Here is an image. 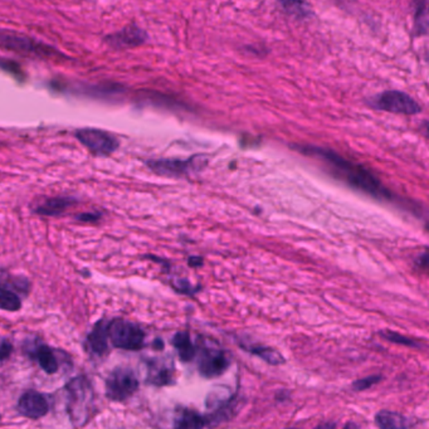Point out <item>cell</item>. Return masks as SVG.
<instances>
[{"instance_id":"11","label":"cell","mask_w":429,"mask_h":429,"mask_svg":"<svg viewBox=\"0 0 429 429\" xmlns=\"http://www.w3.org/2000/svg\"><path fill=\"white\" fill-rule=\"evenodd\" d=\"M148 35L135 26H130L120 32L106 38V42L115 48H130L146 42Z\"/></svg>"},{"instance_id":"31","label":"cell","mask_w":429,"mask_h":429,"mask_svg":"<svg viewBox=\"0 0 429 429\" xmlns=\"http://www.w3.org/2000/svg\"><path fill=\"white\" fill-rule=\"evenodd\" d=\"M286 429H296V428H286Z\"/></svg>"},{"instance_id":"12","label":"cell","mask_w":429,"mask_h":429,"mask_svg":"<svg viewBox=\"0 0 429 429\" xmlns=\"http://www.w3.org/2000/svg\"><path fill=\"white\" fill-rule=\"evenodd\" d=\"M209 424L208 417L189 408L179 409L173 421V429H204Z\"/></svg>"},{"instance_id":"28","label":"cell","mask_w":429,"mask_h":429,"mask_svg":"<svg viewBox=\"0 0 429 429\" xmlns=\"http://www.w3.org/2000/svg\"><path fill=\"white\" fill-rule=\"evenodd\" d=\"M336 428V424L334 422L323 423L320 426H317L315 429H335Z\"/></svg>"},{"instance_id":"27","label":"cell","mask_w":429,"mask_h":429,"mask_svg":"<svg viewBox=\"0 0 429 429\" xmlns=\"http://www.w3.org/2000/svg\"><path fill=\"white\" fill-rule=\"evenodd\" d=\"M101 216L99 214H93V213H85V214H81L78 219H81V220H87L88 219V222H92V220H97Z\"/></svg>"},{"instance_id":"25","label":"cell","mask_w":429,"mask_h":429,"mask_svg":"<svg viewBox=\"0 0 429 429\" xmlns=\"http://www.w3.org/2000/svg\"><path fill=\"white\" fill-rule=\"evenodd\" d=\"M12 352V344L7 339L0 338V365L9 358Z\"/></svg>"},{"instance_id":"22","label":"cell","mask_w":429,"mask_h":429,"mask_svg":"<svg viewBox=\"0 0 429 429\" xmlns=\"http://www.w3.org/2000/svg\"><path fill=\"white\" fill-rule=\"evenodd\" d=\"M381 335L384 336V339H387V340L392 341V343H395V344L407 345V346H414V347L421 346V344H418L417 341H413V340H410L407 336H403V335H399V334L393 332V331L381 332Z\"/></svg>"},{"instance_id":"4","label":"cell","mask_w":429,"mask_h":429,"mask_svg":"<svg viewBox=\"0 0 429 429\" xmlns=\"http://www.w3.org/2000/svg\"><path fill=\"white\" fill-rule=\"evenodd\" d=\"M374 108L401 115H417L422 111L421 105L408 93L401 91H385L369 99Z\"/></svg>"},{"instance_id":"16","label":"cell","mask_w":429,"mask_h":429,"mask_svg":"<svg viewBox=\"0 0 429 429\" xmlns=\"http://www.w3.org/2000/svg\"><path fill=\"white\" fill-rule=\"evenodd\" d=\"M0 46L10 48V50H18V52H41V47L35 42H32L28 38L23 35H0Z\"/></svg>"},{"instance_id":"10","label":"cell","mask_w":429,"mask_h":429,"mask_svg":"<svg viewBox=\"0 0 429 429\" xmlns=\"http://www.w3.org/2000/svg\"><path fill=\"white\" fill-rule=\"evenodd\" d=\"M18 410L21 415L30 419H39L48 413L50 401L46 395L35 390H28L18 401Z\"/></svg>"},{"instance_id":"20","label":"cell","mask_w":429,"mask_h":429,"mask_svg":"<svg viewBox=\"0 0 429 429\" xmlns=\"http://www.w3.org/2000/svg\"><path fill=\"white\" fill-rule=\"evenodd\" d=\"M21 297L17 295L13 289H0V309L7 311H18L21 309Z\"/></svg>"},{"instance_id":"30","label":"cell","mask_w":429,"mask_h":429,"mask_svg":"<svg viewBox=\"0 0 429 429\" xmlns=\"http://www.w3.org/2000/svg\"><path fill=\"white\" fill-rule=\"evenodd\" d=\"M189 263L191 266H198V265L200 266V265H202V258H198V257H196V258H190Z\"/></svg>"},{"instance_id":"23","label":"cell","mask_w":429,"mask_h":429,"mask_svg":"<svg viewBox=\"0 0 429 429\" xmlns=\"http://www.w3.org/2000/svg\"><path fill=\"white\" fill-rule=\"evenodd\" d=\"M281 6L285 8L286 12H289V15H295L296 17H306V15H309L307 6L303 4V3L286 1V3H281Z\"/></svg>"},{"instance_id":"19","label":"cell","mask_w":429,"mask_h":429,"mask_svg":"<svg viewBox=\"0 0 429 429\" xmlns=\"http://www.w3.org/2000/svg\"><path fill=\"white\" fill-rule=\"evenodd\" d=\"M242 349L260 356V359L265 360L271 365H281L285 363V358L282 356L281 352H277L272 347L262 346V345L242 344Z\"/></svg>"},{"instance_id":"5","label":"cell","mask_w":429,"mask_h":429,"mask_svg":"<svg viewBox=\"0 0 429 429\" xmlns=\"http://www.w3.org/2000/svg\"><path fill=\"white\" fill-rule=\"evenodd\" d=\"M139 389V380L128 368H116L106 380V395L110 401H124Z\"/></svg>"},{"instance_id":"15","label":"cell","mask_w":429,"mask_h":429,"mask_svg":"<svg viewBox=\"0 0 429 429\" xmlns=\"http://www.w3.org/2000/svg\"><path fill=\"white\" fill-rule=\"evenodd\" d=\"M375 424L380 429H408L410 426L408 418L390 410H380L375 415Z\"/></svg>"},{"instance_id":"3","label":"cell","mask_w":429,"mask_h":429,"mask_svg":"<svg viewBox=\"0 0 429 429\" xmlns=\"http://www.w3.org/2000/svg\"><path fill=\"white\" fill-rule=\"evenodd\" d=\"M108 339L115 347L125 350H139L145 344V332L137 325L124 318H115L108 323Z\"/></svg>"},{"instance_id":"7","label":"cell","mask_w":429,"mask_h":429,"mask_svg":"<svg viewBox=\"0 0 429 429\" xmlns=\"http://www.w3.org/2000/svg\"><path fill=\"white\" fill-rule=\"evenodd\" d=\"M208 164L204 156H193L190 159H159L146 162L150 169L156 174L164 176H183L190 173H197Z\"/></svg>"},{"instance_id":"8","label":"cell","mask_w":429,"mask_h":429,"mask_svg":"<svg viewBox=\"0 0 429 429\" xmlns=\"http://www.w3.org/2000/svg\"><path fill=\"white\" fill-rule=\"evenodd\" d=\"M76 137L92 154L97 156L111 155L120 146V142L113 134L99 128H81L77 130Z\"/></svg>"},{"instance_id":"17","label":"cell","mask_w":429,"mask_h":429,"mask_svg":"<svg viewBox=\"0 0 429 429\" xmlns=\"http://www.w3.org/2000/svg\"><path fill=\"white\" fill-rule=\"evenodd\" d=\"M173 345L182 361H191L197 355V346L193 344L188 332H178L173 338Z\"/></svg>"},{"instance_id":"29","label":"cell","mask_w":429,"mask_h":429,"mask_svg":"<svg viewBox=\"0 0 429 429\" xmlns=\"http://www.w3.org/2000/svg\"><path fill=\"white\" fill-rule=\"evenodd\" d=\"M344 429H360V427L356 423L349 422L345 424Z\"/></svg>"},{"instance_id":"1","label":"cell","mask_w":429,"mask_h":429,"mask_svg":"<svg viewBox=\"0 0 429 429\" xmlns=\"http://www.w3.org/2000/svg\"><path fill=\"white\" fill-rule=\"evenodd\" d=\"M296 149L300 150L303 154L321 159L330 166L332 173H335L339 179H343L354 188L361 190L372 197L381 199V200L398 203L399 205H407L408 209L410 208L409 202L408 203L401 202V197L394 196L390 190L387 189L383 185L380 179L374 175L372 171H369L358 162H350L329 149L317 148V146H297Z\"/></svg>"},{"instance_id":"9","label":"cell","mask_w":429,"mask_h":429,"mask_svg":"<svg viewBox=\"0 0 429 429\" xmlns=\"http://www.w3.org/2000/svg\"><path fill=\"white\" fill-rule=\"evenodd\" d=\"M175 379V366L170 358H156L148 364V381L156 387L171 385Z\"/></svg>"},{"instance_id":"24","label":"cell","mask_w":429,"mask_h":429,"mask_svg":"<svg viewBox=\"0 0 429 429\" xmlns=\"http://www.w3.org/2000/svg\"><path fill=\"white\" fill-rule=\"evenodd\" d=\"M380 379H381L380 375H372V376H368V378H364V379L356 380L352 384V389L355 392H363V390H366V389L373 387L376 383H379Z\"/></svg>"},{"instance_id":"14","label":"cell","mask_w":429,"mask_h":429,"mask_svg":"<svg viewBox=\"0 0 429 429\" xmlns=\"http://www.w3.org/2000/svg\"><path fill=\"white\" fill-rule=\"evenodd\" d=\"M76 204V200L68 197L50 198L44 200L43 203L35 208V213L41 216L55 217L58 214H62L67 209H70L72 205Z\"/></svg>"},{"instance_id":"26","label":"cell","mask_w":429,"mask_h":429,"mask_svg":"<svg viewBox=\"0 0 429 429\" xmlns=\"http://www.w3.org/2000/svg\"><path fill=\"white\" fill-rule=\"evenodd\" d=\"M174 289H178V291L182 292V294H189V295H191V294L196 291V289L190 286L189 282L185 281V280H178V281L174 283Z\"/></svg>"},{"instance_id":"13","label":"cell","mask_w":429,"mask_h":429,"mask_svg":"<svg viewBox=\"0 0 429 429\" xmlns=\"http://www.w3.org/2000/svg\"><path fill=\"white\" fill-rule=\"evenodd\" d=\"M107 327H108V323L99 321V324L95 325L93 330L88 334L87 340H86V346L92 354L101 356L107 350V340H108Z\"/></svg>"},{"instance_id":"6","label":"cell","mask_w":429,"mask_h":429,"mask_svg":"<svg viewBox=\"0 0 429 429\" xmlns=\"http://www.w3.org/2000/svg\"><path fill=\"white\" fill-rule=\"evenodd\" d=\"M198 369L205 378H216L225 373L229 366V359L219 346H211V340L203 341L197 349Z\"/></svg>"},{"instance_id":"18","label":"cell","mask_w":429,"mask_h":429,"mask_svg":"<svg viewBox=\"0 0 429 429\" xmlns=\"http://www.w3.org/2000/svg\"><path fill=\"white\" fill-rule=\"evenodd\" d=\"M35 359L38 361L43 370L47 374H55L59 369V364L57 360L56 355L53 350L48 347L47 345H39L37 346L33 352Z\"/></svg>"},{"instance_id":"21","label":"cell","mask_w":429,"mask_h":429,"mask_svg":"<svg viewBox=\"0 0 429 429\" xmlns=\"http://www.w3.org/2000/svg\"><path fill=\"white\" fill-rule=\"evenodd\" d=\"M428 28V9L427 1L418 4L417 15H415V30L418 35H426Z\"/></svg>"},{"instance_id":"2","label":"cell","mask_w":429,"mask_h":429,"mask_svg":"<svg viewBox=\"0 0 429 429\" xmlns=\"http://www.w3.org/2000/svg\"><path fill=\"white\" fill-rule=\"evenodd\" d=\"M67 390V410L70 421L81 427L91 417L93 390L90 381L85 376H77L66 387Z\"/></svg>"}]
</instances>
